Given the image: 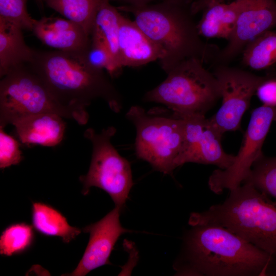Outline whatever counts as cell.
<instances>
[{
    "label": "cell",
    "instance_id": "6da1fadb",
    "mask_svg": "<svg viewBox=\"0 0 276 276\" xmlns=\"http://www.w3.org/2000/svg\"><path fill=\"white\" fill-rule=\"evenodd\" d=\"M174 267L178 275H276V258L218 225L191 226Z\"/></svg>",
    "mask_w": 276,
    "mask_h": 276
},
{
    "label": "cell",
    "instance_id": "7a4b0ae2",
    "mask_svg": "<svg viewBox=\"0 0 276 276\" xmlns=\"http://www.w3.org/2000/svg\"><path fill=\"white\" fill-rule=\"evenodd\" d=\"M27 65L80 125L87 123L86 107L96 99L104 100L115 112L122 108L121 96L103 70L89 66L82 54L34 50Z\"/></svg>",
    "mask_w": 276,
    "mask_h": 276
},
{
    "label": "cell",
    "instance_id": "3957f363",
    "mask_svg": "<svg viewBox=\"0 0 276 276\" xmlns=\"http://www.w3.org/2000/svg\"><path fill=\"white\" fill-rule=\"evenodd\" d=\"M191 3L163 0L156 4L117 7L132 14L136 24L162 50L159 62L166 73L189 58L212 62L219 51L216 45L201 39L191 11Z\"/></svg>",
    "mask_w": 276,
    "mask_h": 276
},
{
    "label": "cell",
    "instance_id": "277c9868",
    "mask_svg": "<svg viewBox=\"0 0 276 276\" xmlns=\"http://www.w3.org/2000/svg\"><path fill=\"white\" fill-rule=\"evenodd\" d=\"M231 190L221 203L193 212L188 223L222 226L276 258V201L248 182Z\"/></svg>",
    "mask_w": 276,
    "mask_h": 276
},
{
    "label": "cell",
    "instance_id": "5b68a950",
    "mask_svg": "<svg viewBox=\"0 0 276 276\" xmlns=\"http://www.w3.org/2000/svg\"><path fill=\"white\" fill-rule=\"evenodd\" d=\"M200 59H186L170 70L166 78L147 91L146 102L163 104L179 119L205 116L221 98L219 82Z\"/></svg>",
    "mask_w": 276,
    "mask_h": 276
},
{
    "label": "cell",
    "instance_id": "8992f818",
    "mask_svg": "<svg viewBox=\"0 0 276 276\" xmlns=\"http://www.w3.org/2000/svg\"><path fill=\"white\" fill-rule=\"evenodd\" d=\"M136 129L135 149L137 156L165 174H171L174 162L183 142L181 119L157 116L140 106H131L126 114Z\"/></svg>",
    "mask_w": 276,
    "mask_h": 276
},
{
    "label": "cell",
    "instance_id": "52a82bcc",
    "mask_svg": "<svg viewBox=\"0 0 276 276\" xmlns=\"http://www.w3.org/2000/svg\"><path fill=\"white\" fill-rule=\"evenodd\" d=\"M0 81V127L33 115L53 112L75 120L27 64L15 67Z\"/></svg>",
    "mask_w": 276,
    "mask_h": 276
},
{
    "label": "cell",
    "instance_id": "ba28073f",
    "mask_svg": "<svg viewBox=\"0 0 276 276\" xmlns=\"http://www.w3.org/2000/svg\"><path fill=\"white\" fill-rule=\"evenodd\" d=\"M116 129L113 126L98 133L91 128L84 136L92 144V155L87 173L79 177L83 184L82 193L86 195L91 187H96L107 192L115 204L122 210L133 185L129 162L120 155L111 143Z\"/></svg>",
    "mask_w": 276,
    "mask_h": 276
},
{
    "label": "cell",
    "instance_id": "9c48e42d",
    "mask_svg": "<svg viewBox=\"0 0 276 276\" xmlns=\"http://www.w3.org/2000/svg\"><path fill=\"white\" fill-rule=\"evenodd\" d=\"M213 74L218 80L222 104L209 121L221 136L240 129L243 115L248 108L259 85L271 75L260 76L227 64H216Z\"/></svg>",
    "mask_w": 276,
    "mask_h": 276
},
{
    "label": "cell",
    "instance_id": "30bf717a",
    "mask_svg": "<svg viewBox=\"0 0 276 276\" xmlns=\"http://www.w3.org/2000/svg\"><path fill=\"white\" fill-rule=\"evenodd\" d=\"M273 121H276V106L263 105L252 111L243 143L233 164L227 169L215 170L210 176L208 185L212 192L220 194L246 179L254 163L263 154V144Z\"/></svg>",
    "mask_w": 276,
    "mask_h": 276
},
{
    "label": "cell",
    "instance_id": "8fae6325",
    "mask_svg": "<svg viewBox=\"0 0 276 276\" xmlns=\"http://www.w3.org/2000/svg\"><path fill=\"white\" fill-rule=\"evenodd\" d=\"M184 137L181 150L176 158L175 168L188 163L213 165L224 170L229 167L235 155L227 154L222 148L220 135L205 116L181 119Z\"/></svg>",
    "mask_w": 276,
    "mask_h": 276
},
{
    "label": "cell",
    "instance_id": "7c38bea8",
    "mask_svg": "<svg viewBox=\"0 0 276 276\" xmlns=\"http://www.w3.org/2000/svg\"><path fill=\"white\" fill-rule=\"evenodd\" d=\"M276 26L275 0H243L235 29L226 46L219 50L212 63L228 64L246 44Z\"/></svg>",
    "mask_w": 276,
    "mask_h": 276
},
{
    "label": "cell",
    "instance_id": "4fadbf2b",
    "mask_svg": "<svg viewBox=\"0 0 276 276\" xmlns=\"http://www.w3.org/2000/svg\"><path fill=\"white\" fill-rule=\"evenodd\" d=\"M121 211L115 207L102 219L83 228L84 233L90 235L87 246L76 269L67 275L84 276L98 267L110 264L109 258L119 238L132 232L121 225Z\"/></svg>",
    "mask_w": 276,
    "mask_h": 276
},
{
    "label": "cell",
    "instance_id": "5bb4252c",
    "mask_svg": "<svg viewBox=\"0 0 276 276\" xmlns=\"http://www.w3.org/2000/svg\"><path fill=\"white\" fill-rule=\"evenodd\" d=\"M32 31L46 45L78 54H84L90 41V36L79 25L57 17L36 20Z\"/></svg>",
    "mask_w": 276,
    "mask_h": 276
},
{
    "label": "cell",
    "instance_id": "9a60e30c",
    "mask_svg": "<svg viewBox=\"0 0 276 276\" xmlns=\"http://www.w3.org/2000/svg\"><path fill=\"white\" fill-rule=\"evenodd\" d=\"M163 56L160 48L134 21L122 15L119 37V61L121 67L140 66L160 60Z\"/></svg>",
    "mask_w": 276,
    "mask_h": 276
},
{
    "label": "cell",
    "instance_id": "2e32d148",
    "mask_svg": "<svg viewBox=\"0 0 276 276\" xmlns=\"http://www.w3.org/2000/svg\"><path fill=\"white\" fill-rule=\"evenodd\" d=\"M63 118L55 113L44 112L25 118L12 125L22 144L54 147L64 137L66 126Z\"/></svg>",
    "mask_w": 276,
    "mask_h": 276
},
{
    "label": "cell",
    "instance_id": "e0dca14e",
    "mask_svg": "<svg viewBox=\"0 0 276 276\" xmlns=\"http://www.w3.org/2000/svg\"><path fill=\"white\" fill-rule=\"evenodd\" d=\"M243 0H235L229 4L214 2L202 12L197 28L201 36L209 38H223L231 36L236 26Z\"/></svg>",
    "mask_w": 276,
    "mask_h": 276
},
{
    "label": "cell",
    "instance_id": "ac0fdd59",
    "mask_svg": "<svg viewBox=\"0 0 276 276\" xmlns=\"http://www.w3.org/2000/svg\"><path fill=\"white\" fill-rule=\"evenodd\" d=\"M22 29L17 25L0 18V76L32 59L34 51L26 43Z\"/></svg>",
    "mask_w": 276,
    "mask_h": 276
},
{
    "label": "cell",
    "instance_id": "d6986e66",
    "mask_svg": "<svg viewBox=\"0 0 276 276\" xmlns=\"http://www.w3.org/2000/svg\"><path fill=\"white\" fill-rule=\"evenodd\" d=\"M110 0H104L95 18L91 34L100 37L105 43L111 58L110 75L117 76L122 68L119 61V37L122 14L110 4Z\"/></svg>",
    "mask_w": 276,
    "mask_h": 276
},
{
    "label": "cell",
    "instance_id": "ffe728a7",
    "mask_svg": "<svg viewBox=\"0 0 276 276\" xmlns=\"http://www.w3.org/2000/svg\"><path fill=\"white\" fill-rule=\"evenodd\" d=\"M32 223L40 234L59 237L65 243L70 242L81 233L79 228L71 226L60 212L43 203H33Z\"/></svg>",
    "mask_w": 276,
    "mask_h": 276
},
{
    "label": "cell",
    "instance_id": "44dd1931",
    "mask_svg": "<svg viewBox=\"0 0 276 276\" xmlns=\"http://www.w3.org/2000/svg\"><path fill=\"white\" fill-rule=\"evenodd\" d=\"M104 0H44L50 7L81 26L90 36L96 14Z\"/></svg>",
    "mask_w": 276,
    "mask_h": 276
},
{
    "label": "cell",
    "instance_id": "7402d4cb",
    "mask_svg": "<svg viewBox=\"0 0 276 276\" xmlns=\"http://www.w3.org/2000/svg\"><path fill=\"white\" fill-rule=\"evenodd\" d=\"M242 63L251 69L267 68L276 63V32L266 31L248 42L242 51Z\"/></svg>",
    "mask_w": 276,
    "mask_h": 276
},
{
    "label": "cell",
    "instance_id": "603a6c76",
    "mask_svg": "<svg viewBox=\"0 0 276 276\" xmlns=\"http://www.w3.org/2000/svg\"><path fill=\"white\" fill-rule=\"evenodd\" d=\"M34 237L32 226L24 223L11 224L1 236V255L11 256L25 252L32 245Z\"/></svg>",
    "mask_w": 276,
    "mask_h": 276
},
{
    "label": "cell",
    "instance_id": "cb8c5ba5",
    "mask_svg": "<svg viewBox=\"0 0 276 276\" xmlns=\"http://www.w3.org/2000/svg\"><path fill=\"white\" fill-rule=\"evenodd\" d=\"M245 182L251 183L276 201V156L269 157L263 154L253 164Z\"/></svg>",
    "mask_w": 276,
    "mask_h": 276
},
{
    "label": "cell",
    "instance_id": "d4e9b609",
    "mask_svg": "<svg viewBox=\"0 0 276 276\" xmlns=\"http://www.w3.org/2000/svg\"><path fill=\"white\" fill-rule=\"evenodd\" d=\"M27 0H0V18L12 22L23 30L32 31L36 19L27 9Z\"/></svg>",
    "mask_w": 276,
    "mask_h": 276
},
{
    "label": "cell",
    "instance_id": "484cf974",
    "mask_svg": "<svg viewBox=\"0 0 276 276\" xmlns=\"http://www.w3.org/2000/svg\"><path fill=\"white\" fill-rule=\"evenodd\" d=\"M86 63L94 68L111 72V58L104 41L97 35L91 34L88 49L83 55Z\"/></svg>",
    "mask_w": 276,
    "mask_h": 276
},
{
    "label": "cell",
    "instance_id": "4316f807",
    "mask_svg": "<svg viewBox=\"0 0 276 276\" xmlns=\"http://www.w3.org/2000/svg\"><path fill=\"white\" fill-rule=\"evenodd\" d=\"M18 142L0 127V168L19 164L22 159Z\"/></svg>",
    "mask_w": 276,
    "mask_h": 276
},
{
    "label": "cell",
    "instance_id": "83f0119b",
    "mask_svg": "<svg viewBox=\"0 0 276 276\" xmlns=\"http://www.w3.org/2000/svg\"><path fill=\"white\" fill-rule=\"evenodd\" d=\"M256 94L263 105L276 106V77L271 75L259 85Z\"/></svg>",
    "mask_w": 276,
    "mask_h": 276
},
{
    "label": "cell",
    "instance_id": "f1b7e54d",
    "mask_svg": "<svg viewBox=\"0 0 276 276\" xmlns=\"http://www.w3.org/2000/svg\"><path fill=\"white\" fill-rule=\"evenodd\" d=\"M225 0H197L191 3V11L194 15L202 11L210 4L214 2H223Z\"/></svg>",
    "mask_w": 276,
    "mask_h": 276
},
{
    "label": "cell",
    "instance_id": "f546056e",
    "mask_svg": "<svg viewBox=\"0 0 276 276\" xmlns=\"http://www.w3.org/2000/svg\"><path fill=\"white\" fill-rule=\"evenodd\" d=\"M126 2L127 5H140L148 4L149 2L153 0H116Z\"/></svg>",
    "mask_w": 276,
    "mask_h": 276
},
{
    "label": "cell",
    "instance_id": "4dcf8cb0",
    "mask_svg": "<svg viewBox=\"0 0 276 276\" xmlns=\"http://www.w3.org/2000/svg\"><path fill=\"white\" fill-rule=\"evenodd\" d=\"M39 4L42 3L44 2V0H36Z\"/></svg>",
    "mask_w": 276,
    "mask_h": 276
},
{
    "label": "cell",
    "instance_id": "1f68e13d",
    "mask_svg": "<svg viewBox=\"0 0 276 276\" xmlns=\"http://www.w3.org/2000/svg\"><path fill=\"white\" fill-rule=\"evenodd\" d=\"M177 1H186V2H192L191 0H177Z\"/></svg>",
    "mask_w": 276,
    "mask_h": 276
}]
</instances>
